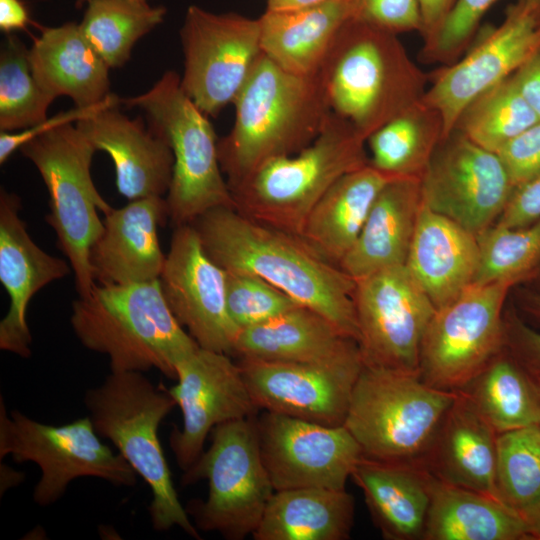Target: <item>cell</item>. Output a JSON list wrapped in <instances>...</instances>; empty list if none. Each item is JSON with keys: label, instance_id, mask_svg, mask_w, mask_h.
Listing matches in <instances>:
<instances>
[{"label": "cell", "instance_id": "1", "mask_svg": "<svg viewBox=\"0 0 540 540\" xmlns=\"http://www.w3.org/2000/svg\"><path fill=\"white\" fill-rule=\"evenodd\" d=\"M192 225L207 254L223 269L264 279L359 341L353 300L356 281L300 236L260 223L230 207L210 210Z\"/></svg>", "mask_w": 540, "mask_h": 540}, {"label": "cell", "instance_id": "2", "mask_svg": "<svg viewBox=\"0 0 540 540\" xmlns=\"http://www.w3.org/2000/svg\"><path fill=\"white\" fill-rule=\"evenodd\" d=\"M233 105L232 129L218 140L229 188L267 161L307 147L331 114L318 74H292L263 53Z\"/></svg>", "mask_w": 540, "mask_h": 540}, {"label": "cell", "instance_id": "3", "mask_svg": "<svg viewBox=\"0 0 540 540\" xmlns=\"http://www.w3.org/2000/svg\"><path fill=\"white\" fill-rule=\"evenodd\" d=\"M396 35L354 16L338 32L317 73L331 112L366 141L427 90L426 75Z\"/></svg>", "mask_w": 540, "mask_h": 540}, {"label": "cell", "instance_id": "4", "mask_svg": "<svg viewBox=\"0 0 540 540\" xmlns=\"http://www.w3.org/2000/svg\"><path fill=\"white\" fill-rule=\"evenodd\" d=\"M72 330L87 349L109 358L111 372L157 369L176 379V365L199 348L162 294L159 279L96 284L72 303Z\"/></svg>", "mask_w": 540, "mask_h": 540}, {"label": "cell", "instance_id": "5", "mask_svg": "<svg viewBox=\"0 0 540 540\" xmlns=\"http://www.w3.org/2000/svg\"><path fill=\"white\" fill-rule=\"evenodd\" d=\"M83 402L97 434L113 443L151 489L153 529L179 527L201 539L178 498L158 436L162 420L177 406L169 390L142 372L110 371L102 384L85 392Z\"/></svg>", "mask_w": 540, "mask_h": 540}, {"label": "cell", "instance_id": "6", "mask_svg": "<svg viewBox=\"0 0 540 540\" xmlns=\"http://www.w3.org/2000/svg\"><path fill=\"white\" fill-rule=\"evenodd\" d=\"M365 141L332 113L307 147L271 159L230 188L234 208L265 225L300 235L309 213L343 175L369 163Z\"/></svg>", "mask_w": 540, "mask_h": 540}, {"label": "cell", "instance_id": "7", "mask_svg": "<svg viewBox=\"0 0 540 540\" xmlns=\"http://www.w3.org/2000/svg\"><path fill=\"white\" fill-rule=\"evenodd\" d=\"M457 394L419 373L363 364L344 425L366 457L421 463Z\"/></svg>", "mask_w": 540, "mask_h": 540}, {"label": "cell", "instance_id": "8", "mask_svg": "<svg viewBox=\"0 0 540 540\" xmlns=\"http://www.w3.org/2000/svg\"><path fill=\"white\" fill-rule=\"evenodd\" d=\"M121 104L141 109L149 127L172 149L173 175L166 201L174 227L192 224L216 208H234L220 166L214 128L184 92L176 72L166 71L149 90L121 98Z\"/></svg>", "mask_w": 540, "mask_h": 540}, {"label": "cell", "instance_id": "9", "mask_svg": "<svg viewBox=\"0 0 540 540\" xmlns=\"http://www.w3.org/2000/svg\"><path fill=\"white\" fill-rule=\"evenodd\" d=\"M20 151L37 168L46 185L50 211L45 219L71 265L78 295L88 296L96 285L90 253L104 229L98 212L105 214L113 208L91 176L97 150L75 122L34 137Z\"/></svg>", "mask_w": 540, "mask_h": 540}, {"label": "cell", "instance_id": "10", "mask_svg": "<svg viewBox=\"0 0 540 540\" xmlns=\"http://www.w3.org/2000/svg\"><path fill=\"white\" fill-rule=\"evenodd\" d=\"M210 434L209 448L181 479L183 485L207 479L208 496L185 509L198 530L243 540L257 529L275 492L261 457L257 415L220 424Z\"/></svg>", "mask_w": 540, "mask_h": 540}, {"label": "cell", "instance_id": "11", "mask_svg": "<svg viewBox=\"0 0 540 540\" xmlns=\"http://www.w3.org/2000/svg\"><path fill=\"white\" fill-rule=\"evenodd\" d=\"M7 455L17 463L33 462L40 468L32 494L40 507L57 502L80 477L99 478L119 487H133L137 482L133 467L100 440L88 416L49 425L17 409L8 412L1 396L0 459Z\"/></svg>", "mask_w": 540, "mask_h": 540}, {"label": "cell", "instance_id": "12", "mask_svg": "<svg viewBox=\"0 0 540 540\" xmlns=\"http://www.w3.org/2000/svg\"><path fill=\"white\" fill-rule=\"evenodd\" d=\"M515 282L472 284L436 309L420 349L419 375L426 384L459 391L504 349L503 306Z\"/></svg>", "mask_w": 540, "mask_h": 540}, {"label": "cell", "instance_id": "13", "mask_svg": "<svg viewBox=\"0 0 540 540\" xmlns=\"http://www.w3.org/2000/svg\"><path fill=\"white\" fill-rule=\"evenodd\" d=\"M180 39L181 87L207 116L233 104L262 54L259 19L188 7Z\"/></svg>", "mask_w": 540, "mask_h": 540}, {"label": "cell", "instance_id": "14", "mask_svg": "<svg viewBox=\"0 0 540 540\" xmlns=\"http://www.w3.org/2000/svg\"><path fill=\"white\" fill-rule=\"evenodd\" d=\"M363 364L419 373L420 349L436 312L405 265L356 281L353 295Z\"/></svg>", "mask_w": 540, "mask_h": 540}, {"label": "cell", "instance_id": "15", "mask_svg": "<svg viewBox=\"0 0 540 540\" xmlns=\"http://www.w3.org/2000/svg\"><path fill=\"white\" fill-rule=\"evenodd\" d=\"M420 186L425 206L476 236L494 225L515 188L499 155L457 129L439 143Z\"/></svg>", "mask_w": 540, "mask_h": 540}, {"label": "cell", "instance_id": "16", "mask_svg": "<svg viewBox=\"0 0 540 540\" xmlns=\"http://www.w3.org/2000/svg\"><path fill=\"white\" fill-rule=\"evenodd\" d=\"M540 47V5L517 0L459 61L438 71L422 100L442 117L445 138L476 97L514 74Z\"/></svg>", "mask_w": 540, "mask_h": 540}, {"label": "cell", "instance_id": "17", "mask_svg": "<svg viewBox=\"0 0 540 540\" xmlns=\"http://www.w3.org/2000/svg\"><path fill=\"white\" fill-rule=\"evenodd\" d=\"M261 457L275 491L345 489L363 456L345 425L329 426L262 411L257 415Z\"/></svg>", "mask_w": 540, "mask_h": 540}, {"label": "cell", "instance_id": "18", "mask_svg": "<svg viewBox=\"0 0 540 540\" xmlns=\"http://www.w3.org/2000/svg\"><path fill=\"white\" fill-rule=\"evenodd\" d=\"M176 380L168 390L182 412L183 425H174L169 445L184 472L204 452L213 428L254 417L260 410L229 354L199 347L177 363Z\"/></svg>", "mask_w": 540, "mask_h": 540}, {"label": "cell", "instance_id": "19", "mask_svg": "<svg viewBox=\"0 0 540 540\" xmlns=\"http://www.w3.org/2000/svg\"><path fill=\"white\" fill-rule=\"evenodd\" d=\"M226 277L192 224L174 227L159 277L162 294L199 347L232 356L239 330L227 311Z\"/></svg>", "mask_w": 540, "mask_h": 540}, {"label": "cell", "instance_id": "20", "mask_svg": "<svg viewBox=\"0 0 540 540\" xmlns=\"http://www.w3.org/2000/svg\"><path fill=\"white\" fill-rule=\"evenodd\" d=\"M257 408L323 425H344L363 367L361 352L325 363L239 358Z\"/></svg>", "mask_w": 540, "mask_h": 540}, {"label": "cell", "instance_id": "21", "mask_svg": "<svg viewBox=\"0 0 540 540\" xmlns=\"http://www.w3.org/2000/svg\"><path fill=\"white\" fill-rule=\"evenodd\" d=\"M21 198L0 190V281L10 299L0 322V349L21 358L31 356L32 335L27 309L32 297L49 283L64 278L71 265L41 249L20 216Z\"/></svg>", "mask_w": 540, "mask_h": 540}, {"label": "cell", "instance_id": "22", "mask_svg": "<svg viewBox=\"0 0 540 540\" xmlns=\"http://www.w3.org/2000/svg\"><path fill=\"white\" fill-rule=\"evenodd\" d=\"M169 219L163 196L129 201L104 214V229L92 246L90 263L96 284L118 285L159 279L166 255L159 228Z\"/></svg>", "mask_w": 540, "mask_h": 540}, {"label": "cell", "instance_id": "23", "mask_svg": "<svg viewBox=\"0 0 540 540\" xmlns=\"http://www.w3.org/2000/svg\"><path fill=\"white\" fill-rule=\"evenodd\" d=\"M98 151L112 159L118 192L129 201L168 193L174 156L168 142L141 118L131 119L119 105L104 107L76 122Z\"/></svg>", "mask_w": 540, "mask_h": 540}, {"label": "cell", "instance_id": "24", "mask_svg": "<svg viewBox=\"0 0 540 540\" xmlns=\"http://www.w3.org/2000/svg\"><path fill=\"white\" fill-rule=\"evenodd\" d=\"M457 392L421 464L443 482L503 503L496 483L498 434L469 398Z\"/></svg>", "mask_w": 540, "mask_h": 540}, {"label": "cell", "instance_id": "25", "mask_svg": "<svg viewBox=\"0 0 540 540\" xmlns=\"http://www.w3.org/2000/svg\"><path fill=\"white\" fill-rule=\"evenodd\" d=\"M478 264L477 236L422 203L405 266L436 309L473 284Z\"/></svg>", "mask_w": 540, "mask_h": 540}, {"label": "cell", "instance_id": "26", "mask_svg": "<svg viewBox=\"0 0 540 540\" xmlns=\"http://www.w3.org/2000/svg\"><path fill=\"white\" fill-rule=\"evenodd\" d=\"M351 478L363 492L372 520L384 539H422L432 474L421 463L363 455Z\"/></svg>", "mask_w": 540, "mask_h": 540}, {"label": "cell", "instance_id": "27", "mask_svg": "<svg viewBox=\"0 0 540 540\" xmlns=\"http://www.w3.org/2000/svg\"><path fill=\"white\" fill-rule=\"evenodd\" d=\"M33 76L54 99L67 96L75 107L95 106L110 92V67L83 35L79 23L43 27L28 49Z\"/></svg>", "mask_w": 540, "mask_h": 540}, {"label": "cell", "instance_id": "28", "mask_svg": "<svg viewBox=\"0 0 540 540\" xmlns=\"http://www.w3.org/2000/svg\"><path fill=\"white\" fill-rule=\"evenodd\" d=\"M421 206L420 178L397 177L388 182L339 267L357 281L405 265Z\"/></svg>", "mask_w": 540, "mask_h": 540}, {"label": "cell", "instance_id": "29", "mask_svg": "<svg viewBox=\"0 0 540 540\" xmlns=\"http://www.w3.org/2000/svg\"><path fill=\"white\" fill-rule=\"evenodd\" d=\"M357 11V0L266 10L258 18L262 53L287 72L316 75L338 32Z\"/></svg>", "mask_w": 540, "mask_h": 540}, {"label": "cell", "instance_id": "30", "mask_svg": "<svg viewBox=\"0 0 540 540\" xmlns=\"http://www.w3.org/2000/svg\"><path fill=\"white\" fill-rule=\"evenodd\" d=\"M359 351L358 342L323 315L298 306L239 331L234 356L273 362L325 363Z\"/></svg>", "mask_w": 540, "mask_h": 540}, {"label": "cell", "instance_id": "31", "mask_svg": "<svg viewBox=\"0 0 540 540\" xmlns=\"http://www.w3.org/2000/svg\"><path fill=\"white\" fill-rule=\"evenodd\" d=\"M395 178L370 163L343 175L313 207L299 236L321 257L339 266L378 194Z\"/></svg>", "mask_w": 540, "mask_h": 540}, {"label": "cell", "instance_id": "32", "mask_svg": "<svg viewBox=\"0 0 540 540\" xmlns=\"http://www.w3.org/2000/svg\"><path fill=\"white\" fill-rule=\"evenodd\" d=\"M354 516V497L346 489L278 490L252 537L255 540H347Z\"/></svg>", "mask_w": 540, "mask_h": 540}, {"label": "cell", "instance_id": "33", "mask_svg": "<svg viewBox=\"0 0 540 540\" xmlns=\"http://www.w3.org/2000/svg\"><path fill=\"white\" fill-rule=\"evenodd\" d=\"M422 540H530L518 512L484 494L432 475Z\"/></svg>", "mask_w": 540, "mask_h": 540}, {"label": "cell", "instance_id": "34", "mask_svg": "<svg viewBox=\"0 0 540 540\" xmlns=\"http://www.w3.org/2000/svg\"><path fill=\"white\" fill-rule=\"evenodd\" d=\"M459 391L497 434L540 425L535 379L506 347Z\"/></svg>", "mask_w": 540, "mask_h": 540}, {"label": "cell", "instance_id": "35", "mask_svg": "<svg viewBox=\"0 0 540 540\" xmlns=\"http://www.w3.org/2000/svg\"><path fill=\"white\" fill-rule=\"evenodd\" d=\"M443 137L441 115L421 99L368 137L369 163L395 177L421 178Z\"/></svg>", "mask_w": 540, "mask_h": 540}, {"label": "cell", "instance_id": "36", "mask_svg": "<svg viewBox=\"0 0 540 540\" xmlns=\"http://www.w3.org/2000/svg\"><path fill=\"white\" fill-rule=\"evenodd\" d=\"M167 10L148 1L92 0L79 23L80 29L110 69L130 59L135 43L164 21Z\"/></svg>", "mask_w": 540, "mask_h": 540}, {"label": "cell", "instance_id": "37", "mask_svg": "<svg viewBox=\"0 0 540 540\" xmlns=\"http://www.w3.org/2000/svg\"><path fill=\"white\" fill-rule=\"evenodd\" d=\"M512 75L469 103L454 127L479 146L495 153L540 121Z\"/></svg>", "mask_w": 540, "mask_h": 540}, {"label": "cell", "instance_id": "38", "mask_svg": "<svg viewBox=\"0 0 540 540\" xmlns=\"http://www.w3.org/2000/svg\"><path fill=\"white\" fill-rule=\"evenodd\" d=\"M54 100L33 76L24 43L8 34L0 53V130L14 132L43 122Z\"/></svg>", "mask_w": 540, "mask_h": 540}, {"label": "cell", "instance_id": "39", "mask_svg": "<svg viewBox=\"0 0 540 540\" xmlns=\"http://www.w3.org/2000/svg\"><path fill=\"white\" fill-rule=\"evenodd\" d=\"M496 483L501 501L516 512L540 500V425L497 435Z\"/></svg>", "mask_w": 540, "mask_h": 540}, {"label": "cell", "instance_id": "40", "mask_svg": "<svg viewBox=\"0 0 540 540\" xmlns=\"http://www.w3.org/2000/svg\"><path fill=\"white\" fill-rule=\"evenodd\" d=\"M477 238L479 264L473 284L517 281L540 259V219L520 228L494 224Z\"/></svg>", "mask_w": 540, "mask_h": 540}, {"label": "cell", "instance_id": "41", "mask_svg": "<svg viewBox=\"0 0 540 540\" xmlns=\"http://www.w3.org/2000/svg\"><path fill=\"white\" fill-rule=\"evenodd\" d=\"M226 272L227 311L239 331L301 306L262 278L243 272Z\"/></svg>", "mask_w": 540, "mask_h": 540}, {"label": "cell", "instance_id": "42", "mask_svg": "<svg viewBox=\"0 0 540 540\" xmlns=\"http://www.w3.org/2000/svg\"><path fill=\"white\" fill-rule=\"evenodd\" d=\"M497 0H456L437 31L426 41L423 57L430 62L451 64L470 43L486 11ZM540 5V0H532Z\"/></svg>", "mask_w": 540, "mask_h": 540}, {"label": "cell", "instance_id": "43", "mask_svg": "<svg viewBox=\"0 0 540 540\" xmlns=\"http://www.w3.org/2000/svg\"><path fill=\"white\" fill-rule=\"evenodd\" d=\"M497 154L514 187L540 176V121L506 143Z\"/></svg>", "mask_w": 540, "mask_h": 540}, {"label": "cell", "instance_id": "44", "mask_svg": "<svg viewBox=\"0 0 540 540\" xmlns=\"http://www.w3.org/2000/svg\"><path fill=\"white\" fill-rule=\"evenodd\" d=\"M357 17L392 33L421 31L418 0H357Z\"/></svg>", "mask_w": 540, "mask_h": 540}, {"label": "cell", "instance_id": "45", "mask_svg": "<svg viewBox=\"0 0 540 540\" xmlns=\"http://www.w3.org/2000/svg\"><path fill=\"white\" fill-rule=\"evenodd\" d=\"M121 104V98H119L115 94H111L106 100L103 102L86 108H79L74 107L73 109L69 111L60 112L50 118H47L43 122L19 131L14 132H5L1 131L0 133V164H4L10 156L15 153L17 150H20V148L32 140L34 137L47 132L51 129H54L60 125L66 124V123H75L81 119H84L86 117H89L96 113L98 110L113 106V105H120Z\"/></svg>", "mask_w": 540, "mask_h": 540}, {"label": "cell", "instance_id": "46", "mask_svg": "<svg viewBox=\"0 0 540 540\" xmlns=\"http://www.w3.org/2000/svg\"><path fill=\"white\" fill-rule=\"evenodd\" d=\"M505 347L534 377L540 378V331L515 313L504 315Z\"/></svg>", "mask_w": 540, "mask_h": 540}, {"label": "cell", "instance_id": "47", "mask_svg": "<svg viewBox=\"0 0 540 540\" xmlns=\"http://www.w3.org/2000/svg\"><path fill=\"white\" fill-rule=\"evenodd\" d=\"M540 219V176L514 188L497 226L520 228Z\"/></svg>", "mask_w": 540, "mask_h": 540}, {"label": "cell", "instance_id": "48", "mask_svg": "<svg viewBox=\"0 0 540 540\" xmlns=\"http://www.w3.org/2000/svg\"><path fill=\"white\" fill-rule=\"evenodd\" d=\"M512 76L522 96L540 119V47Z\"/></svg>", "mask_w": 540, "mask_h": 540}, {"label": "cell", "instance_id": "49", "mask_svg": "<svg viewBox=\"0 0 540 540\" xmlns=\"http://www.w3.org/2000/svg\"><path fill=\"white\" fill-rule=\"evenodd\" d=\"M421 14V34L428 40L452 10L456 0H418Z\"/></svg>", "mask_w": 540, "mask_h": 540}, {"label": "cell", "instance_id": "50", "mask_svg": "<svg viewBox=\"0 0 540 540\" xmlns=\"http://www.w3.org/2000/svg\"><path fill=\"white\" fill-rule=\"evenodd\" d=\"M30 23L29 12L22 0H0V29L10 34L26 29Z\"/></svg>", "mask_w": 540, "mask_h": 540}, {"label": "cell", "instance_id": "51", "mask_svg": "<svg viewBox=\"0 0 540 540\" xmlns=\"http://www.w3.org/2000/svg\"><path fill=\"white\" fill-rule=\"evenodd\" d=\"M523 519L530 540H540V500L518 512Z\"/></svg>", "mask_w": 540, "mask_h": 540}, {"label": "cell", "instance_id": "52", "mask_svg": "<svg viewBox=\"0 0 540 540\" xmlns=\"http://www.w3.org/2000/svg\"><path fill=\"white\" fill-rule=\"evenodd\" d=\"M334 0H267L266 10H291L323 4Z\"/></svg>", "mask_w": 540, "mask_h": 540}, {"label": "cell", "instance_id": "53", "mask_svg": "<svg viewBox=\"0 0 540 540\" xmlns=\"http://www.w3.org/2000/svg\"><path fill=\"white\" fill-rule=\"evenodd\" d=\"M24 479V475L12 468L1 464V495L7 489L18 485Z\"/></svg>", "mask_w": 540, "mask_h": 540}, {"label": "cell", "instance_id": "54", "mask_svg": "<svg viewBox=\"0 0 540 540\" xmlns=\"http://www.w3.org/2000/svg\"><path fill=\"white\" fill-rule=\"evenodd\" d=\"M530 312L540 320V295L532 296L529 301Z\"/></svg>", "mask_w": 540, "mask_h": 540}, {"label": "cell", "instance_id": "55", "mask_svg": "<svg viewBox=\"0 0 540 540\" xmlns=\"http://www.w3.org/2000/svg\"><path fill=\"white\" fill-rule=\"evenodd\" d=\"M90 1L92 0H76L75 6L77 8H80L82 5H84L85 3H89ZM136 1H149V0H136Z\"/></svg>", "mask_w": 540, "mask_h": 540}, {"label": "cell", "instance_id": "56", "mask_svg": "<svg viewBox=\"0 0 540 540\" xmlns=\"http://www.w3.org/2000/svg\"><path fill=\"white\" fill-rule=\"evenodd\" d=\"M534 379H535V382H536V385H537V388H538V392H539V396H540V378L534 377Z\"/></svg>", "mask_w": 540, "mask_h": 540}]
</instances>
